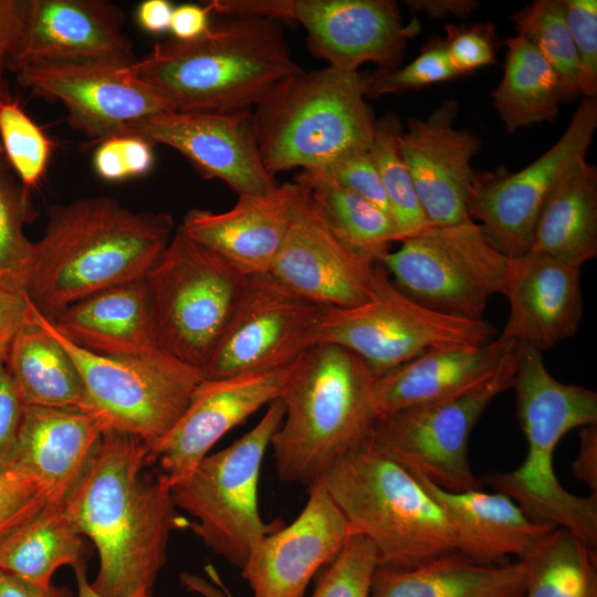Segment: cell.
<instances>
[{"mask_svg":"<svg viewBox=\"0 0 597 597\" xmlns=\"http://www.w3.org/2000/svg\"><path fill=\"white\" fill-rule=\"evenodd\" d=\"M148 454L137 437L104 431L64 501L71 522L97 548L91 587L103 597L153 594L172 531L190 525L177 513L167 480L142 475Z\"/></svg>","mask_w":597,"mask_h":597,"instance_id":"cell-1","label":"cell"},{"mask_svg":"<svg viewBox=\"0 0 597 597\" xmlns=\"http://www.w3.org/2000/svg\"><path fill=\"white\" fill-rule=\"evenodd\" d=\"M174 228L168 212L135 211L107 196L54 206L35 242L27 295L51 322L87 295L143 280Z\"/></svg>","mask_w":597,"mask_h":597,"instance_id":"cell-2","label":"cell"},{"mask_svg":"<svg viewBox=\"0 0 597 597\" xmlns=\"http://www.w3.org/2000/svg\"><path fill=\"white\" fill-rule=\"evenodd\" d=\"M126 71L175 112L250 111L300 73L280 21L219 15L201 36L157 42Z\"/></svg>","mask_w":597,"mask_h":597,"instance_id":"cell-3","label":"cell"},{"mask_svg":"<svg viewBox=\"0 0 597 597\" xmlns=\"http://www.w3.org/2000/svg\"><path fill=\"white\" fill-rule=\"evenodd\" d=\"M375 379L364 359L338 345L315 344L296 359L270 443L281 481L310 488L370 438L378 419Z\"/></svg>","mask_w":597,"mask_h":597,"instance_id":"cell-4","label":"cell"},{"mask_svg":"<svg viewBox=\"0 0 597 597\" xmlns=\"http://www.w3.org/2000/svg\"><path fill=\"white\" fill-rule=\"evenodd\" d=\"M512 388L516 417L527 442L525 460L509 472H493L488 483L512 499L536 522L577 535L590 549L597 546V493L579 496L559 483L553 465L562 438L575 428L597 425V394L555 379L543 353L516 344Z\"/></svg>","mask_w":597,"mask_h":597,"instance_id":"cell-5","label":"cell"},{"mask_svg":"<svg viewBox=\"0 0 597 597\" xmlns=\"http://www.w3.org/2000/svg\"><path fill=\"white\" fill-rule=\"evenodd\" d=\"M320 481L352 535L373 543L378 565L411 568L457 552L442 507L371 438L339 458Z\"/></svg>","mask_w":597,"mask_h":597,"instance_id":"cell-6","label":"cell"},{"mask_svg":"<svg viewBox=\"0 0 597 597\" xmlns=\"http://www.w3.org/2000/svg\"><path fill=\"white\" fill-rule=\"evenodd\" d=\"M252 119L261 158L273 176L368 151L376 123L365 75L328 65L285 80L255 106Z\"/></svg>","mask_w":597,"mask_h":597,"instance_id":"cell-7","label":"cell"},{"mask_svg":"<svg viewBox=\"0 0 597 597\" xmlns=\"http://www.w3.org/2000/svg\"><path fill=\"white\" fill-rule=\"evenodd\" d=\"M143 280L159 349L202 373L248 275L178 226Z\"/></svg>","mask_w":597,"mask_h":597,"instance_id":"cell-8","label":"cell"},{"mask_svg":"<svg viewBox=\"0 0 597 597\" xmlns=\"http://www.w3.org/2000/svg\"><path fill=\"white\" fill-rule=\"evenodd\" d=\"M285 415L282 398L229 447L206 455L182 481L171 486L177 507L196 522L189 526L207 547L242 568L251 549L283 522L264 523L258 506L260 470L271 439Z\"/></svg>","mask_w":597,"mask_h":597,"instance_id":"cell-9","label":"cell"},{"mask_svg":"<svg viewBox=\"0 0 597 597\" xmlns=\"http://www.w3.org/2000/svg\"><path fill=\"white\" fill-rule=\"evenodd\" d=\"M489 322L447 315L400 290L378 263L371 295L346 307H322L314 345L334 344L358 355L376 377L444 344L482 345L495 338Z\"/></svg>","mask_w":597,"mask_h":597,"instance_id":"cell-10","label":"cell"},{"mask_svg":"<svg viewBox=\"0 0 597 597\" xmlns=\"http://www.w3.org/2000/svg\"><path fill=\"white\" fill-rule=\"evenodd\" d=\"M400 243L380 264L400 290L423 306L482 320L489 298L502 292L510 259L471 218L430 224Z\"/></svg>","mask_w":597,"mask_h":597,"instance_id":"cell-11","label":"cell"},{"mask_svg":"<svg viewBox=\"0 0 597 597\" xmlns=\"http://www.w3.org/2000/svg\"><path fill=\"white\" fill-rule=\"evenodd\" d=\"M32 310L76 365L95 412L109 429L137 437L153 451L187 409L203 379L201 370L161 350L129 358L90 353L62 336L33 305Z\"/></svg>","mask_w":597,"mask_h":597,"instance_id":"cell-12","label":"cell"},{"mask_svg":"<svg viewBox=\"0 0 597 597\" xmlns=\"http://www.w3.org/2000/svg\"><path fill=\"white\" fill-rule=\"evenodd\" d=\"M206 6L218 15L297 22L311 53L345 71L368 62L377 71L399 67L408 41L421 30L416 17L404 24L394 0H211Z\"/></svg>","mask_w":597,"mask_h":597,"instance_id":"cell-13","label":"cell"},{"mask_svg":"<svg viewBox=\"0 0 597 597\" xmlns=\"http://www.w3.org/2000/svg\"><path fill=\"white\" fill-rule=\"evenodd\" d=\"M515 348L489 379L472 389L379 417L370 438L408 471L446 491L481 490L470 464L469 439L493 398L512 388Z\"/></svg>","mask_w":597,"mask_h":597,"instance_id":"cell-14","label":"cell"},{"mask_svg":"<svg viewBox=\"0 0 597 597\" xmlns=\"http://www.w3.org/2000/svg\"><path fill=\"white\" fill-rule=\"evenodd\" d=\"M597 128V100L583 97L561 138L522 170L478 171L469 195V217L509 259L531 250L542 207L558 180L586 158Z\"/></svg>","mask_w":597,"mask_h":597,"instance_id":"cell-15","label":"cell"},{"mask_svg":"<svg viewBox=\"0 0 597 597\" xmlns=\"http://www.w3.org/2000/svg\"><path fill=\"white\" fill-rule=\"evenodd\" d=\"M321 310L270 272L248 275L237 306L202 369L203 378L291 366L314 345Z\"/></svg>","mask_w":597,"mask_h":597,"instance_id":"cell-16","label":"cell"},{"mask_svg":"<svg viewBox=\"0 0 597 597\" xmlns=\"http://www.w3.org/2000/svg\"><path fill=\"white\" fill-rule=\"evenodd\" d=\"M14 72L22 86L60 102L69 125L93 145L127 134L134 124L169 111L126 71V64L50 63L21 66Z\"/></svg>","mask_w":597,"mask_h":597,"instance_id":"cell-17","label":"cell"},{"mask_svg":"<svg viewBox=\"0 0 597 597\" xmlns=\"http://www.w3.org/2000/svg\"><path fill=\"white\" fill-rule=\"evenodd\" d=\"M127 134L177 150L203 179H219L238 196L279 185L261 158L250 111H168L134 124Z\"/></svg>","mask_w":597,"mask_h":597,"instance_id":"cell-18","label":"cell"},{"mask_svg":"<svg viewBox=\"0 0 597 597\" xmlns=\"http://www.w3.org/2000/svg\"><path fill=\"white\" fill-rule=\"evenodd\" d=\"M375 268L345 242L306 189L269 272L322 307H346L369 298Z\"/></svg>","mask_w":597,"mask_h":597,"instance_id":"cell-19","label":"cell"},{"mask_svg":"<svg viewBox=\"0 0 597 597\" xmlns=\"http://www.w3.org/2000/svg\"><path fill=\"white\" fill-rule=\"evenodd\" d=\"M293 364L264 373L203 378L180 419L149 452L148 464L158 460L170 486L185 480L227 432L282 396Z\"/></svg>","mask_w":597,"mask_h":597,"instance_id":"cell-20","label":"cell"},{"mask_svg":"<svg viewBox=\"0 0 597 597\" xmlns=\"http://www.w3.org/2000/svg\"><path fill=\"white\" fill-rule=\"evenodd\" d=\"M307 489L300 515L289 526L265 535L241 568L253 597H304L313 576L337 556L352 535L323 482Z\"/></svg>","mask_w":597,"mask_h":597,"instance_id":"cell-21","label":"cell"},{"mask_svg":"<svg viewBox=\"0 0 597 597\" xmlns=\"http://www.w3.org/2000/svg\"><path fill=\"white\" fill-rule=\"evenodd\" d=\"M458 108L455 100H446L427 118L408 119L397 136L419 202L433 226L470 218L467 203L478 172L471 161L482 142L454 128Z\"/></svg>","mask_w":597,"mask_h":597,"instance_id":"cell-22","label":"cell"},{"mask_svg":"<svg viewBox=\"0 0 597 597\" xmlns=\"http://www.w3.org/2000/svg\"><path fill=\"white\" fill-rule=\"evenodd\" d=\"M124 13L103 0H28L22 43L13 70L38 64L111 62L130 64Z\"/></svg>","mask_w":597,"mask_h":597,"instance_id":"cell-23","label":"cell"},{"mask_svg":"<svg viewBox=\"0 0 597 597\" xmlns=\"http://www.w3.org/2000/svg\"><path fill=\"white\" fill-rule=\"evenodd\" d=\"M306 189L294 180L259 195L239 196L227 211L190 209L179 227L245 275L266 273Z\"/></svg>","mask_w":597,"mask_h":597,"instance_id":"cell-24","label":"cell"},{"mask_svg":"<svg viewBox=\"0 0 597 597\" xmlns=\"http://www.w3.org/2000/svg\"><path fill=\"white\" fill-rule=\"evenodd\" d=\"M580 266L528 251L510 259L501 294L510 305L500 335L543 353L576 334L584 301Z\"/></svg>","mask_w":597,"mask_h":597,"instance_id":"cell-25","label":"cell"},{"mask_svg":"<svg viewBox=\"0 0 597 597\" xmlns=\"http://www.w3.org/2000/svg\"><path fill=\"white\" fill-rule=\"evenodd\" d=\"M516 344L498 336L482 345L434 346L376 377L378 418L390 412L458 396L489 379Z\"/></svg>","mask_w":597,"mask_h":597,"instance_id":"cell-26","label":"cell"},{"mask_svg":"<svg viewBox=\"0 0 597 597\" xmlns=\"http://www.w3.org/2000/svg\"><path fill=\"white\" fill-rule=\"evenodd\" d=\"M411 473L448 516L457 552L473 562L502 564L510 555L521 559L556 528L534 521L503 493L449 492Z\"/></svg>","mask_w":597,"mask_h":597,"instance_id":"cell-27","label":"cell"},{"mask_svg":"<svg viewBox=\"0 0 597 597\" xmlns=\"http://www.w3.org/2000/svg\"><path fill=\"white\" fill-rule=\"evenodd\" d=\"M108 429L98 413L27 406L8 468L22 469L41 480L51 502L62 504Z\"/></svg>","mask_w":597,"mask_h":597,"instance_id":"cell-28","label":"cell"},{"mask_svg":"<svg viewBox=\"0 0 597 597\" xmlns=\"http://www.w3.org/2000/svg\"><path fill=\"white\" fill-rule=\"evenodd\" d=\"M54 328L75 346L106 357L159 352L144 280L111 286L61 311Z\"/></svg>","mask_w":597,"mask_h":597,"instance_id":"cell-29","label":"cell"},{"mask_svg":"<svg viewBox=\"0 0 597 597\" xmlns=\"http://www.w3.org/2000/svg\"><path fill=\"white\" fill-rule=\"evenodd\" d=\"M521 561L481 564L453 552L411 568L378 565L370 597H524Z\"/></svg>","mask_w":597,"mask_h":597,"instance_id":"cell-30","label":"cell"},{"mask_svg":"<svg viewBox=\"0 0 597 597\" xmlns=\"http://www.w3.org/2000/svg\"><path fill=\"white\" fill-rule=\"evenodd\" d=\"M530 251L577 266L597 255V169L586 158L574 165L549 192Z\"/></svg>","mask_w":597,"mask_h":597,"instance_id":"cell-31","label":"cell"},{"mask_svg":"<svg viewBox=\"0 0 597 597\" xmlns=\"http://www.w3.org/2000/svg\"><path fill=\"white\" fill-rule=\"evenodd\" d=\"M6 368L27 406L96 413L76 365L36 321L32 304Z\"/></svg>","mask_w":597,"mask_h":597,"instance_id":"cell-32","label":"cell"},{"mask_svg":"<svg viewBox=\"0 0 597 597\" xmlns=\"http://www.w3.org/2000/svg\"><path fill=\"white\" fill-rule=\"evenodd\" d=\"M503 77L491 93L505 130L513 134L534 124L553 123L563 103L561 81L538 50L515 35L505 39Z\"/></svg>","mask_w":597,"mask_h":597,"instance_id":"cell-33","label":"cell"},{"mask_svg":"<svg viewBox=\"0 0 597 597\" xmlns=\"http://www.w3.org/2000/svg\"><path fill=\"white\" fill-rule=\"evenodd\" d=\"M83 535L62 504H49L0 542V570L40 585L64 565L85 564Z\"/></svg>","mask_w":597,"mask_h":597,"instance_id":"cell-34","label":"cell"},{"mask_svg":"<svg viewBox=\"0 0 597 597\" xmlns=\"http://www.w3.org/2000/svg\"><path fill=\"white\" fill-rule=\"evenodd\" d=\"M294 181L308 190L345 242L373 263H380L398 242L391 216L364 197L313 170H301Z\"/></svg>","mask_w":597,"mask_h":597,"instance_id":"cell-35","label":"cell"},{"mask_svg":"<svg viewBox=\"0 0 597 597\" xmlns=\"http://www.w3.org/2000/svg\"><path fill=\"white\" fill-rule=\"evenodd\" d=\"M593 552L573 532L556 527L519 559L526 573L524 597H597Z\"/></svg>","mask_w":597,"mask_h":597,"instance_id":"cell-36","label":"cell"},{"mask_svg":"<svg viewBox=\"0 0 597 597\" xmlns=\"http://www.w3.org/2000/svg\"><path fill=\"white\" fill-rule=\"evenodd\" d=\"M516 35L531 42L556 72L563 103L582 95V72L563 0H536L511 15Z\"/></svg>","mask_w":597,"mask_h":597,"instance_id":"cell-37","label":"cell"},{"mask_svg":"<svg viewBox=\"0 0 597 597\" xmlns=\"http://www.w3.org/2000/svg\"><path fill=\"white\" fill-rule=\"evenodd\" d=\"M401 129L399 117L391 113L386 114L375 123L369 148L388 199L390 214L398 229V242L430 226L398 148L397 136Z\"/></svg>","mask_w":597,"mask_h":597,"instance_id":"cell-38","label":"cell"},{"mask_svg":"<svg viewBox=\"0 0 597 597\" xmlns=\"http://www.w3.org/2000/svg\"><path fill=\"white\" fill-rule=\"evenodd\" d=\"M0 148V287L27 293L35 242L23 231L30 218L28 191L13 185Z\"/></svg>","mask_w":597,"mask_h":597,"instance_id":"cell-39","label":"cell"},{"mask_svg":"<svg viewBox=\"0 0 597 597\" xmlns=\"http://www.w3.org/2000/svg\"><path fill=\"white\" fill-rule=\"evenodd\" d=\"M2 151L19 176L22 188L35 187L46 171L54 143L9 95L0 96Z\"/></svg>","mask_w":597,"mask_h":597,"instance_id":"cell-40","label":"cell"},{"mask_svg":"<svg viewBox=\"0 0 597 597\" xmlns=\"http://www.w3.org/2000/svg\"><path fill=\"white\" fill-rule=\"evenodd\" d=\"M457 77L460 75L449 61L443 39L433 35L407 65L365 75L366 97L398 95Z\"/></svg>","mask_w":597,"mask_h":597,"instance_id":"cell-41","label":"cell"},{"mask_svg":"<svg viewBox=\"0 0 597 597\" xmlns=\"http://www.w3.org/2000/svg\"><path fill=\"white\" fill-rule=\"evenodd\" d=\"M378 555L370 541L350 535L321 575L311 597H370Z\"/></svg>","mask_w":597,"mask_h":597,"instance_id":"cell-42","label":"cell"},{"mask_svg":"<svg viewBox=\"0 0 597 597\" xmlns=\"http://www.w3.org/2000/svg\"><path fill=\"white\" fill-rule=\"evenodd\" d=\"M49 504L41 480L14 467L0 471V542Z\"/></svg>","mask_w":597,"mask_h":597,"instance_id":"cell-43","label":"cell"},{"mask_svg":"<svg viewBox=\"0 0 597 597\" xmlns=\"http://www.w3.org/2000/svg\"><path fill=\"white\" fill-rule=\"evenodd\" d=\"M496 24L483 21L469 24H447L443 38L449 61L460 76L496 63Z\"/></svg>","mask_w":597,"mask_h":597,"instance_id":"cell-44","label":"cell"},{"mask_svg":"<svg viewBox=\"0 0 597 597\" xmlns=\"http://www.w3.org/2000/svg\"><path fill=\"white\" fill-rule=\"evenodd\" d=\"M154 145L134 134L104 139L93 156L95 172L108 181L146 175L154 165Z\"/></svg>","mask_w":597,"mask_h":597,"instance_id":"cell-45","label":"cell"},{"mask_svg":"<svg viewBox=\"0 0 597 597\" xmlns=\"http://www.w3.org/2000/svg\"><path fill=\"white\" fill-rule=\"evenodd\" d=\"M565 18L575 45L583 97L597 95V1L563 0Z\"/></svg>","mask_w":597,"mask_h":597,"instance_id":"cell-46","label":"cell"},{"mask_svg":"<svg viewBox=\"0 0 597 597\" xmlns=\"http://www.w3.org/2000/svg\"><path fill=\"white\" fill-rule=\"evenodd\" d=\"M305 170L318 172L336 185L364 197L390 214L388 199L369 150L339 158L315 169Z\"/></svg>","mask_w":597,"mask_h":597,"instance_id":"cell-47","label":"cell"},{"mask_svg":"<svg viewBox=\"0 0 597 597\" xmlns=\"http://www.w3.org/2000/svg\"><path fill=\"white\" fill-rule=\"evenodd\" d=\"M27 405L6 366H0V471L8 469L23 425Z\"/></svg>","mask_w":597,"mask_h":597,"instance_id":"cell-48","label":"cell"},{"mask_svg":"<svg viewBox=\"0 0 597 597\" xmlns=\"http://www.w3.org/2000/svg\"><path fill=\"white\" fill-rule=\"evenodd\" d=\"M31 317L27 293L0 287V366H6L13 344Z\"/></svg>","mask_w":597,"mask_h":597,"instance_id":"cell-49","label":"cell"},{"mask_svg":"<svg viewBox=\"0 0 597 597\" xmlns=\"http://www.w3.org/2000/svg\"><path fill=\"white\" fill-rule=\"evenodd\" d=\"M27 1L0 0V72L18 52L24 35Z\"/></svg>","mask_w":597,"mask_h":597,"instance_id":"cell-50","label":"cell"},{"mask_svg":"<svg viewBox=\"0 0 597 597\" xmlns=\"http://www.w3.org/2000/svg\"><path fill=\"white\" fill-rule=\"evenodd\" d=\"M207 6L184 3L174 8L169 31L174 39L190 41L201 36L210 27Z\"/></svg>","mask_w":597,"mask_h":597,"instance_id":"cell-51","label":"cell"},{"mask_svg":"<svg viewBox=\"0 0 597 597\" xmlns=\"http://www.w3.org/2000/svg\"><path fill=\"white\" fill-rule=\"evenodd\" d=\"M575 476L597 493V425L582 427L579 450L572 462Z\"/></svg>","mask_w":597,"mask_h":597,"instance_id":"cell-52","label":"cell"},{"mask_svg":"<svg viewBox=\"0 0 597 597\" xmlns=\"http://www.w3.org/2000/svg\"><path fill=\"white\" fill-rule=\"evenodd\" d=\"M0 597H76L64 586L40 585L0 570Z\"/></svg>","mask_w":597,"mask_h":597,"instance_id":"cell-53","label":"cell"},{"mask_svg":"<svg viewBox=\"0 0 597 597\" xmlns=\"http://www.w3.org/2000/svg\"><path fill=\"white\" fill-rule=\"evenodd\" d=\"M174 6L168 0H145L137 9L139 25L150 33L169 31Z\"/></svg>","mask_w":597,"mask_h":597,"instance_id":"cell-54","label":"cell"},{"mask_svg":"<svg viewBox=\"0 0 597 597\" xmlns=\"http://www.w3.org/2000/svg\"><path fill=\"white\" fill-rule=\"evenodd\" d=\"M406 3L432 18L448 14L464 18L479 7L473 0H408Z\"/></svg>","mask_w":597,"mask_h":597,"instance_id":"cell-55","label":"cell"},{"mask_svg":"<svg viewBox=\"0 0 597 597\" xmlns=\"http://www.w3.org/2000/svg\"><path fill=\"white\" fill-rule=\"evenodd\" d=\"M210 582L195 574L181 573L180 582L189 590L203 597H233L211 564L206 566Z\"/></svg>","mask_w":597,"mask_h":597,"instance_id":"cell-56","label":"cell"},{"mask_svg":"<svg viewBox=\"0 0 597 597\" xmlns=\"http://www.w3.org/2000/svg\"><path fill=\"white\" fill-rule=\"evenodd\" d=\"M76 583H77V595L76 597H103L95 593L91 587V583L87 580L86 576V565L80 564L74 568ZM133 597H155L153 594H138Z\"/></svg>","mask_w":597,"mask_h":597,"instance_id":"cell-57","label":"cell"},{"mask_svg":"<svg viewBox=\"0 0 597 597\" xmlns=\"http://www.w3.org/2000/svg\"><path fill=\"white\" fill-rule=\"evenodd\" d=\"M1 148V147H0Z\"/></svg>","mask_w":597,"mask_h":597,"instance_id":"cell-58","label":"cell"}]
</instances>
